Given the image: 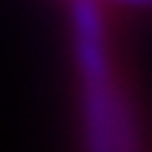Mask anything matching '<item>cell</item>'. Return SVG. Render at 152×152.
Segmentation results:
<instances>
[]
</instances>
